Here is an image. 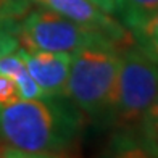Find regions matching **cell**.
<instances>
[{"instance_id": "obj_3", "label": "cell", "mask_w": 158, "mask_h": 158, "mask_svg": "<svg viewBox=\"0 0 158 158\" xmlns=\"http://www.w3.org/2000/svg\"><path fill=\"white\" fill-rule=\"evenodd\" d=\"M158 95V63L134 44L121 50L111 124L119 129L137 127Z\"/></svg>"}, {"instance_id": "obj_14", "label": "cell", "mask_w": 158, "mask_h": 158, "mask_svg": "<svg viewBox=\"0 0 158 158\" xmlns=\"http://www.w3.org/2000/svg\"><path fill=\"white\" fill-rule=\"evenodd\" d=\"M18 100H21V94L16 82L10 76L0 73V108L8 106Z\"/></svg>"}, {"instance_id": "obj_8", "label": "cell", "mask_w": 158, "mask_h": 158, "mask_svg": "<svg viewBox=\"0 0 158 158\" xmlns=\"http://www.w3.org/2000/svg\"><path fill=\"white\" fill-rule=\"evenodd\" d=\"M158 11V0H116V15L132 35Z\"/></svg>"}, {"instance_id": "obj_4", "label": "cell", "mask_w": 158, "mask_h": 158, "mask_svg": "<svg viewBox=\"0 0 158 158\" xmlns=\"http://www.w3.org/2000/svg\"><path fill=\"white\" fill-rule=\"evenodd\" d=\"M18 37L19 47L26 50L74 53L85 47H118L103 32L74 23L42 6L29 10L23 16Z\"/></svg>"}, {"instance_id": "obj_10", "label": "cell", "mask_w": 158, "mask_h": 158, "mask_svg": "<svg viewBox=\"0 0 158 158\" xmlns=\"http://www.w3.org/2000/svg\"><path fill=\"white\" fill-rule=\"evenodd\" d=\"M142 139L150 150V156H158V95L150 105V108L142 116L137 126Z\"/></svg>"}, {"instance_id": "obj_9", "label": "cell", "mask_w": 158, "mask_h": 158, "mask_svg": "<svg viewBox=\"0 0 158 158\" xmlns=\"http://www.w3.org/2000/svg\"><path fill=\"white\" fill-rule=\"evenodd\" d=\"M106 153L111 156H150V150L137 127H131L113 134Z\"/></svg>"}, {"instance_id": "obj_15", "label": "cell", "mask_w": 158, "mask_h": 158, "mask_svg": "<svg viewBox=\"0 0 158 158\" xmlns=\"http://www.w3.org/2000/svg\"><path fill=\"white\" fill-rule=\"evenodd\" d=\"M90 2L108 15H116V0H90Z\"/></svg>"}, {"instance_id": "obj_7", "label": "cell", "mask_w": 158, "mask_h": 158, "mask_svg": "<svg viewBox=\"0 0 158 158\" xmlns=\"http://www.w3.org/2000/svg\"><path fill=\"white\" fill-rule=\"evenodd\" d=\"M0 73L10 76L13 81L16 82L19 94L23 100H32V98H40L44 97V90L39 87V84L34 81L31 76L29 69H27L23 56L19 55L18 48L15 52L5 55L0 58Z\"/></svg>"}, {"instance_id": "obj_12", "label": "cell", "mask_w": 158, "mask_h": 158, "mask_svg": "<svg viewBox=\"0 0 158 158\" xmlns=\"http://www.w3.org/2000/svg\"><path fill=\"white\" fill-rule=\"evenodd\" d=\"M19 19L0 18V58L19 47Z\"/></svg>"}, {"instance_id": "obj_6", "label": "cell", "mask_w": 158, "mask_h": 158, "mask_svg": "<svg viewBox=\"0 0 158 158\" xmlns=\"http://www.w3.org/2000/svg\"><path fill=\"white\" fill-rule=\"evenodd\" d=\"M27 69L45 95H64L73 53L50 50H26L18 47Z\"/></svg>"}, {"instance_id": "obj_2", "label": "cell", "mask_w": 158, "mask_h": 158, "mask_svg": "<svg viewBox=\"0 0 158 158\" xmlns=\"http://www.w3.org/2000/svg\"><path fill=\"white\" fill-rule=\"evenodd\" d=\"M119 64L118 47H85L73 53L64 95L94 124L111 123Z\"/></svg>"}, {"instance_id": "obj_11", "label": "cell", "mask_w": 158, "mask_h": 158, "mask_svg": "<svg viewBox=\"0 0 158 158\" xmlns=\"http://www.w3.org/2000/svg\"><path fill=\"white\" fill-rule=\"evenodd\" d=\"M132 37L143 52L158 63V11Z\"/></svg>"}, {"instance_id": "obj_5", "label": "cell", "mask_w": 158, "mask_h": 158, "mask_svg": "<svg viewBox=\"0 0 158 158\" xmlns=\"http://www.w3.org/2000/svg\"><path fill=\"white\" fill-rule=\"evenodd\" d=\"M42 8L55 11L74 23L92 27L110 37L121 50L132 45L134 37L126 27L113 19L108 13L100 10L90 0H32Z\"/></svg>"}, {"instance_id": "obj_1", "label": "cell", "mask_w": 158, "mask_h": 158, "mask_svg": "<svg viewBox=\"0 0 158 158\" xmlns=\"http://www.w3.org/2000/svg\"><path fill=\"white\" fill-rule=\"evenodd\" d=\"M84 113L66 95L18 100L0 108V155L63 156L74 150Z\"/></svg>"}, {"instance_id": "obj_13", "label": "cell", "mask_w": 158, "mask_h": 158, "mask_svg": "<svg viewBox=\"0 0 158 158\" xmlns=\"http://www.w3.org/2000/svg\"><path fill=\"white\" fill-rule=\"evenodd\" d=\"M32 0H0V18L21 19L32 6Z\"/></svg>"}]
</instances>
